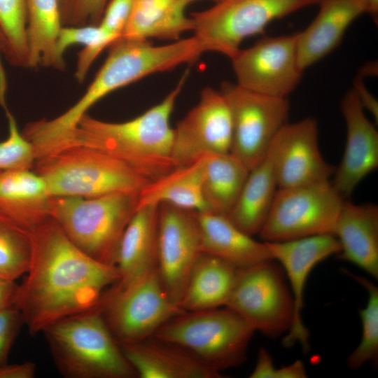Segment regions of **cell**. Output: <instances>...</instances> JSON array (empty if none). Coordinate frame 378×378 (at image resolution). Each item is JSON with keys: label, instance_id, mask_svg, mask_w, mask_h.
<instances>
[{"label": "cell", "instance_id": "6da1fadb", "mask_svg": "<svg viewBox=\"0 0 378 378\" xmlns=\"http://www.w3.org/2000/svg\"><path fill=\"white\" fill-rule=\"evenodd\" d=\"M30 262L15 302L31 335L98 307L120 280L115 265L80 250L52 217L29 231Z\"/></svg>", "mask_w": 378, "mask_h": 378}, {"label": "cell", "instance_id": "7a4b0ae2", "mask_svg": "<svg viewBox=\"0 0 378 378\" xmlns=\"http://www.w3.org/2000/svg\"><path fill=\"white\" fill-rule=\"evenodd\" d=\"M188 76L186 71L160 103L132 120L110 122L85 114L74 132L71 147L98 150L150 181L171 172L176 167L172 155L173 128L169 120Z\"/></svg>", "mask_w": 378, "mask_h": 378}, {"label": "cell", "instance_id": "3957f363", "mask_svg": "<svg viewBox=\"0 0 378 378\" xmlns=\"http://www.w3.org/2000/svg\"><path fill=\"white\" fill-rule=\"evenodd\" d=\"M45 335L59 371L71 378H132L136 372L99 307L64 318Z\"/></svg>", "mask_w": 378, "mask_h": 378}, {"label": "cell", "instance_id": "277c9868", "mask_svg": "<svg viewBox=\"0 0 378 378\" xmlns=\"http://www.w3.org/2000/svg\"><path fill=\"white\" fill-rule=\"evenodd\" d=\"M139 198L138 194L128 192L91 198L52 196L49 214L83 253L115 265L122 237L138 209Z\"/></svg>", "mask_w": 378, "mask_h": 378}, {"label": "cell", "instance_id": "5b68a950", "mask_svg": "<svg viewBox=\"0 0 378 378\" xmlns=\"http://www.w3.org/2000/svg\"><path fill=\"white\" fill-rule=\"evenodd\" d=\"M33 167L52 196L91 198L113 192L139 195L150 182L124 162L82 146L37 159Z\"/></svg>", "mask_w": 378, "mask_h": 378}, {"label": "cell", "instance_id": "8992f818", "mask_svg": "<svg viewBox=\"0 0 378 378\" xmlns=\"http://www.w3.org/2000/svg\"><path fill=\"white\" fill-rule=\"evenodd\" d=\"M254 332L237 313L221 307L185 311L167 321L153 336L186 349L221 373L245 361Z\"/></svg>", "mask_w": 378, "mask_h": 378}, {"label": "cell", "instance_id": "52a82bcc", "mask_svg": "<svg viewBox=\"0 0 378 378\" xmlns=\"http://www.w3.org/2000/svg\"><path fill=\"white\" fill-rule=\"evenodd\" d=\"M104 63L80 97L92 107L109 93L151 74L197 60L205 49L194 35L162 46L146 39L119 38L110 46Z\"/></svg>", "mask_w": 378, "mask_h": 378}, {"label": "cell", "instance_id": "ba28073f", "mask_svg": "<svg viewBox=\"0 0 378 378\" xmlns=\"http://www.w3.org/2000/svg\"><path fill=\"white\" fill-rule=\"evenodd\" d=\"M321 0H217L211 7L192 13V31L207 52L230 59L244 40L262 33L272 21Z\"/></svg>", "mask_w": 378, "mask_h": 378}, {"label": "cell", "instance_id": "9c48e42d", "mask_svg": "<svg viewBox=\"0 0 378 378\" xmlns=\"http://www.w3.org/2000/svg\"><path fill=\"white\" fill-rule=\"evenodd\" d=\"M225 307L255 331L267 337L285 335L293 318V302L281 265L274 259L240 267Z\"/></svg>", "mask_w": 378, "mask_h": 378}, {"label": "cell", "instance_id": "30bf717a", "mask_svg": "<svg viewBox=\"0 0 378 378\" xmlns=\"http://www.w3.org/2000/svg\"><path fill=\"white\" fill-rule=\"evenodd\" d=\"M99 307L119 344L146 340L185 312L168 295L158 268L124 288L113 286Z\"/></svg>", "mask_w": 378, "mask_h": 378}, {"label": "cell", "instance_id": "8fae6325", "mask_svg": "<svg viewBox=\"0 0 378 378\" xmlns=\"http://www.w3.org/2000/svg\"><path fill=\"white\" fill-rule=\"evenodd\" d=\"M345 199L330 181L279 188L258 235L279 242L320 234H333Z\"/></svg>", "mask_w": 378, "mask_h": 378}, {"label": "cell", "instance_id": "7c38bea8", "mask_svg": "<svg viewBox=\"0 0 378 378\" xmlns=\"http://www.w3.org/2000/svg\"><path fill=\"white\" fill-rule=\"evenodd\" d=\"M220 92L232 117L230 153L250 170L266 157L274 138L288 122L289 102L287 98L257 94L229 82L223 83Z\"/></svg>", "mask_w": 378, "mask_h": 378}, {"label": "cell", "instance_id": "4fadbf2b", "mask_svg": "<svg viewBox=\"0 0 378 378\" xmlns=\"http://www.w3.org/2000/svg\"><path fill=\"white\" fill-rule=\"evenodd\" d=\"M297 33L269 36L239 49L230 58L239 87L262 95L287 98L303 74L298 53Z\"/></svg>", "mask_w": 378, "mask_h": 378}, {"label": "cell", "instance_id": "5bb4252c", "mask_svg": "<svg viewBox=\"0 0 378 378\" xmlns=\"http://www.w3.org/2000/svg\"><path fill=\"white\" fill-rule=\"evenodd\" d=\"M202 253L197 211L159 204L158 270L168 295L179 307L191 270Z\"/></svg>", "mask_w": 378, "mask_h": 378}, {"label": "cell", "instance_id": "9a60e30c", "mask_svg": "<svg viewBox=\"0 0 378 378\" xmlns=\"http://www.w3.org/2000/svg\"><path fill=\"white\" fill-rule=\"evenodd\" d=\"M232 117L220 91L204 88L197 104L173 129L172 155L175 167L189 165L211 154L229 153Z\"/></svg>", "mask_w": 378, "mask_h": 378}, {"label": "cell", "instance_id": "2e32d148", "mask_svg": "<svg viewBox=\"0 0 378 378\" xmlns=\"http://www.w3.org/2000/svg\"><path fill=\"white\" fill-rule=\"evenodd\" d=\"M318 135L317 122L309 117L287 122L280 130L268 152L279 188L330 181L335 167L323 157Z\"/></svg>", "mask_w": 378, "mask_h": 378}, {"label": "cell", "instance_id": "e0dca14e", "mask_svg": "<svg viewBox=\"0 0 378 378\" xmlns=\"http://www.w3.org/2000/svg\"><path fill=\"white\" fill-rule=\"evenodd\" d=\"M266 244L272 259L278 262L284 271L293 302V322L283 337V345L291 347L299 344L306 352L309 349V334L302 320L306 282L316 265L339 253V241L333 234H320Z\"/></svg>", "mask_w": 378, "mask_h": 378}, {"label": "cell", "instance_id": "ac0fdd59", "mask_svg": "<svg viewBox=\"0 0 378 378\" xmlns=\"http://www.w3.org/2000/svg\"><path fill=\"white\" fill-rule=\"evenodd\" d=\"M340 108L346 125V143L330 183L347 200L358 184L378 167V132L366 116L354 89L345 94Z\"/></svg>", "mask_w": 378, "mask_h": 378}, {"label": "cell", "instance_id": "d6986e66", "mask_svg": "<svg viewBox=\"0 0 378 378\" xmlns=\"http://www.w3.org/2000/svg\"><path fill=\"white\" fill-rule=\"evenodd\" d=\"M122 351L140 378H220L186 349L152 336L130 344H120Z\"/></svg>", "mask_w": 378, "mask_h": 378}, {"label": "cell", "instance_id": "ffe728a7", "mask_svg": "<svg viewBox=\"0 0 378 378\" xmlns=\"http://www.w3.org/2000/svg\"><path fill=\"white\" fill-rule=\"evenodd\" d=\"M333 235L340 246L339 257L378 279V206L345 200Z\"/></svg>", "mask_w": 378, "mask_h": 378}, {"label": "cell", "instance_id": "44dd1931", "mask_svg": "<svg viewBox=\"0 0 378 378\" xmlns=\"http://www.w3.org/2000/svg\"><path fill=\"white\" fill-rule=\"evenodd\" d=\"M318 6L313 21L297 33L298 60L303 71L332 52L349 25L365 13L362 0H321Z\"/></svg>", "mask_w": 378, "mask_h": 378}, {"label": "cell", "instance_id": "7402d4cb", "mask_svg": "<svg viewBox=\"0 0 378 378\" xmlns=\"http://www.w3.org/2000/svg\"><path fill=\"white\" fill-rule=\"evenodd\" d=\"M158 207L139 206L127 225L117 256L120 277L115 288H124L158 268Z\"/></svg>", "mask_w": 378, "mask_h": 378}, {"label": "cell", "instance_id": "603a6c76", "mask_svg": "<svg viewBox=\"0 0 378 378\" xmlns=\"http://www.w3.org/2000/svg\"><path fill=\"white\" fill-rule=\"evenodd\" d=\"M52 195L31 169L0 172V211L29 232L50 216Z\"/></svg>", "mask_w": 378, "mask_h": 378}, {"label": "cell", "instance_id": "cb8c5ba5", "mask_svg": "<svg viewBox=\"0 0 378 378\" xmlns=\"http://www.w3.org/2000/svg\"><path fill=\"white\" fill-rule=\"evenodd\" d=\"M202 251L238 267L272 259L265 241H258L233 224L226 216L210 211L198 212Z\"/></svg>", "mask_w": 378, "mask_h": 378}, {"label": "cell", "instance_id": "d4e9b609", "mask_svg": "<svg viewBox=\"0 0 378 378\" xmlns=\"http://www.w3.org/2000/svg\"><path fill=\"white\" fill-rule=\"evenodd\" d=\"M197 1L133 0L131 13L120 38L178 40L182 34L192 31V20L186 10Z\"/></svg>", "mask_w": 378, "mask_h": 378}, {"label": "cell", "instance_id": "484cf974", "mask_svg": "<svg viewBox=\"0 0 378 378\" xmlns=\"http://www.w3.org/2000/svg\"><path fill=\"white\" fill-rule=\"evenodd\" d=\"M279 189L272 159L269 153L251 169L231 209L225 215L237 227L258 234L269 215Z\"/></svg>", "mask_w": 378, "mask_h": 378}, {"label": "cell", "instance_id": "4316f807", "mask_svg": "<svg viewBox=\"0 0 378 378\" xmlns=\"http://www.w3.org/2000/svg\"><path fill=\"white\" fill-rule=\"evenodd\" d=\"M214 255L202 253L195 262L180 303L184 311L225 307L239 269Z\"/></svg>", "mask_w": 378, "mask_h": 378}, {"label": "cell", "instance_id": "83f0119b", "mask_svg": "<svg viewBox=\"0 0 378 378\" xmlns=\"http://www.w3.org/2000/svg\"><path fill=\"white\" fill-rule=\"evenodd\" d=\"M204 170V157L175 167L148 183L139 195V206L166 202L198 212L207 211L202 193Z\"/></svg>", "mask_w": 378, "mask_h": 378}, {"label": "cell", "instance_id": "f1b7e54d", "mask_svg": "<svg viewBox=\"0 0 378 378\" xmlns=\"http://www.w3.org/2000/svg\"><path fill=\"white\" fill-rule=\"evenodd\" d=\"M248 172L230 152L205 156L202 193L207 211L225 216L237 199Z\"/></svg>", "mask_w": 378, "mask_h": 378}, {"label": "cell", "instance_id": "f546056e", "mask_svg": "<svg viewBox=\"0 0 378 378\" xmlns=\"http://www.w3.org/2000/svg\"><path fill=\"white\" fill-rule=\"evenodd\" d=\"M62 27L57 0H27L28 67L55 68V46Z\"/></svg>", "mask_w": 378, "mask_h": 378}, {"label": "cell", "instance_id": "4dcf8cb0", "mask_svg": "<svg viewBox=\"0 0 378 378\" xmlns=\"http://www.w3.org/2000/svg\"><path fill=\"white\" fill-rule=\"evenodd\" d=\"M27 0H0V52L9 64L28 67Z\"/></svg>", "mask_w": 378, "mask_h": 378}, {"label": "cell", "instance_id": "1f68e13d", "mask_svg": "<svg viewBox=\"0 0 378 378\" xmlns=\"http://www.w3.org/2000/svg\"><path fill=\"white\" fill-rule=\"evenodd\" d=\"M343 271L363 286L368 295L366 306L358 310L362 322L360 342L346 359L348 368L356 370L367 363H377L378 358V288L364 276Z\"/></svg>", "mask_w": 378, "mask_h": 378}, {"label": "cell", "instance_id": "d6a6232c", "mask_svg": "<svg viewBox=\"0 0 378 378\" xmlns=\"http://www.w3.org/2000/svg\"><path fill=\"white\" fill-rule=\"evenodd\" d=\"M30 256L29 232L0 211V276L15 281L26 274Z\"/></svg>", "mask_w": 378, "mask_h": 378}, {"label": "cell", "instance_id": "836d02e7", "mask_svg": "<svg viewBox=\"0 0 378 378\" xmlns=\"http://www.w3.org/2000/svg\"><path fill=\"white\" fill-rule=\"evenodd\" d=\"M5 111L9 134L0 142V171L31 169L36 160L35 149L19 132L14 116L8 108Z\"/></svg>", "mask_w": 378, "mask_h": 378}, {"label": "cell", "instance_id": "e575fe53", "mask_svg": "<svg viewBox=\"0 0 378 378\" xmlns=\"http://www.w3.org/2000/svg\"><path fill=\"white\" fill-rule=\"evenodd\" d=\"M62 26L98 25L109 0H57Z\"/></svg>", "mask_w": 378, "mask_h": 378}, {"label": "cell", "instance_id": "d590c367", "mask_svg": "<svg viewBox=\"0 0 378 378\" xmlns=\"http://www.w3.org/2000/svg\"><path fill=\"white\" fill-rule=\"evenodd\" d=\"M105 33L106 31L102 30L99 25L62 26L55 46V69L63 70L65 68L64 54L69 46L74 44H83L85 46L92 44Z\"/></svg>", "mask_w": 378, "mask_h": 378}, {"label": "cell", "instance_id": "8d00e7d4", "mask_svg": "<svg viewBox=\"0 0 378 378\" xmlns=\"http://www.w3.org/2000/svg\"><path fill=\"white\" fill-rule=\"evenodd\" d=\"M22 323V313L16 306L0 311V367L7 364L10 350Z\"/></svg>", "mask_w": 378, "mask_h": 378}, {"label": "cell", "instance_id": "74e56055", "mask_svg": "<svg viewBox=\"0 0 378 378\" xmlns=\"http://www.w3.org/2000/svg\"><path fill=\"white\" fill-rule=\"evenodd\" d=\"M133 0H109L98 24L104 31L119 38L130 18Z\"/></svg>", "mask_w": 378, "mask_h": 378}, {"label": "cell", "instance_id": "f35d334b", "mask_svg": "<svg viewBox=\"0 0 378 378\" xmlns=\"http://www.w3.org/2000/svg\"><path fill=\"white\" fill-rule=\"evenodd\" d=\"M116 39L118 38L115 36L106 32L92 44L85 46L78 53L75 77L79 83L83 82L90 66L97 57L106 47L110 46Z\"/></svg>", "mask_w": 378, "mask_h": 378}, {"label": "cell", "instance_id": "ab89813d", "mask_svg": "<svg viewBox=\"0 0 378 378\" xmlns=\"http://www.w3.org/2000/svg\"><path fill=\"white\" fill-rule=\"evenodd\" d=\"M36 363L27 361L20 364H6L0 367V378H33Z\"/></svg>", "mask_w": 378, "mask_h": 378}, {"label": "cell", "instance_id": "60d3db41", "mask_svg": "<svg viewBox=\"0 0 378 378\" xmlns=\"http://www.w3.org/2000/svg\"><path fill=\"white\" fill-rule=\"evenodd\" d=\"M18 289L15 281L0 277V311L15 305Z\"/></svg>", "mask_w": 378, "mask_h": 378}, {"label": "cell", "instance_id": "b9f144b4", "mask_svg": "<svg viewBox=\"0 0 378 378\" xmlns=\"http://www.w3.org/2000/svg\"><path fill=\"white\" fill-rule=\"evenodd\" d=\"M357 94L359 100L364 108L369 111L371 114L376 118L378 117V104L375 99L365 89L364 84L361 80L358 79L355 81L354 88H353Z\"/></svg>", "mask_w": 378, "mask_h": 378}, {"label": "cell", "instance_id": "7bdbcfd3", "mask_svg": "<svg viewBox=\"0 0 378 378\" xmlns=\"http://www.w3.org/2000/svg\"><path fill=\"white\" fill-rule=\"evenodd\" d=\"M365 13L369 14L374 20H377L378 0H362Z\"/></svg>", "mask_w": 378, "mask_h": 378}, {"label": "cell", "instance_id": "ee69618b", "mask_svg": "<svg viewBox=\"0 0 378 378\" xmlns=\"http://www.w3.org/2000/svg\"><path fill=\"white\" fill-rule=\"evenodd\" d=\"M1 277V276H0Z\"/></svg>", "mask_w": 378, "mask_h": 378}, {"label": "cell", "instance_id": "f6af8a7d", "mask_svg": "<svg viewBox=\"0 0 378 378\" xmlns=\"http://www.w3.org/2000/svg\"><path fill=\"white\" fill-rule=\"evenodd\" d=\"M1 172V171H0Z\"/></svg>", "mask_w": 378, "mask_h": 378}]
</instances>
